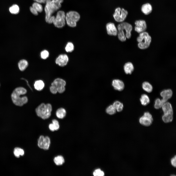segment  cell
I'll list each match as a JSON object with an SVG mask.
<instances>
[{
  "label": "cell",
  "mask_w": 176,
  "mask_h": 176,
  "mask_svg": "<svg viewBox=\"0 0 176 176\" xmlns=\"http://www.w3.org/2000/svg\"><path fill=\"white\" fill-rule=\"evenodd\" d=\"M26 90L22 87L16 88L11 94V98L13 103L15 105L22 106L26 103L28 101L27 97L26 96L21 97V95L26 94Z\"/></svg>",
  "instance_id": "cell-1"
},
{
  "label": "cell",
  "mask_w": 176,
  "mask_h": 176,
  "mask_svg": "<svg viewBox=\"0 0 176 176\" xmlns=\"http://www.w3.org/2000/svg\"><path fill=\"white\" fill-rule=\"evenodd\" d=\"M117 28V35L120 41L124 42L126 40V38L130 39L131 37L132 29L131 24L127 22H123L118 25Z\"/></svg>",
  "instance_id": "cell-2"
},
{
  "label": "cell",
  "mask_w": 176,
  "mask_h": 176,
  "mask_svg": "<svg viewBox=\"0 0 176 176\" xmlns=\"http://www.w3.org/2000/svg\"><path fill=\"white\" fill-rule=\"evenodd\" d=\"M52 110V107L49 103L45 104L42 103L35 109L37 115L43 119L49 118L51 116Z\"/></svg>",
  "instance_id": "cell-3"
},
{
  "label": "cell",
  "mask_w": 176,
  "mask_h": 176,
  "mask_svg": "<svg viewBox=\"0 0 176 176\" xmlns=\"http://www.w3.org/2000/svg\"><path fill=\"white\" fill-rule=\"evenodd\" d=\"M137 40L138 42V47L140 49H144L149 47L152 38L148 33L145 31L139 33Z\"/></svg>",
  "instance_id": "cell-4"
},
{
  "label": "cell",
  "mask_w": 176,
  "mask_h": 176,
  "mask_svg": "<svg viewBox=\"0 0 176 176\" xmlns=\"http://www.w3.org/2000/svg\"><path fill=\"white\" fill-rule=\"evenodd\" d=\"M65 18L68 25L70 27H74L76 25V22L80 19V16L76 11H70L67 13Z\"/></svg>",
  "instance_id": "cell-5"
},
{
  "label": "cell",
  "mask_w": 176,
  "mask_h": 176,
  "mask_svg": "<svg viewBox=\"0 0 176 176\" xmlns=\"http://www.w3.org/2000/svg\"><path fill=\"white\" fill-rule=\"evenodd\" d=\"M65 12L63 11H59L57 13L53 22L55 26L58 28L63 27L65 25Z\"/></svg>",
  "instance_id": "cell-6"
},
{
  "label": "cell",
  "mask_w": 176,
  "mask_h": 176,
  "mask_svg": "<svg viewBox=\"0 0 176 176\" xmlns=\"http://www.w3.org/2000/svg\"><path fill=\"white\" fill-rule=\"evenodd\" d=\"M128 14L127 11L123 8L119 7L116 9L113 16L115 21L118 22L123 21L126 18Z\"/></svg>",
  "instance_id": "cell-7"
},
{
  "label": "cell",
  "mask_w": 176,
  "mask_h": 176,
  "mask_svg": "<svg viewBox=\"0 0 176 176\" xmlns=\"http://www.w3.org/2000/svg\"><path fill=\"white\" fill-rule=\"evenodd\" d=\"M153 119L152 115L148 112H145L139 118V121L142 125L146 126H150L152 123Z\"/></svg>",
  "instance_id": "cell-8"
},
{
  "label": "cell",
  "mask_w": 176,
  "mask_h": 176,
  "mask_svg": "<svg viewBox=\"0 0 176 176\" xmlns=\"http://www.w3.org/2000/svg\"><path fill=\"white\" fill-rule=\"evenodd\" d=\"M66 81L60 78L55 79L51 84V85L55 86L57 88V91L60 93H63L65 91Z\"/></svg>",
  "instance_id": "cell-9"
},
{
  "label": "cell",
  "mask_w": 176,
  "mask_h": 176,
  "mask_svg": "<svg viewBox=\"0 0 176 176\" xmlns=\"http://www.w3.org/2000/svg\"><path fill=\"white\" fill-rule=\"evenodd\" d=\"M135 30L139 33L145 32L147 29L146 24L144 20H136L135 22Z\"/></svg>",
  "instance_id": "cell-10"
},
{
  "label": "cell",
  "mask_w": 176,
  "mask_h": 176,
  "mask_svg": "<svg viewBox=\"0 0 176 176\" xmlns=\"http://www.w3.org/2000/svg\"><path fill=\"white\" fill-rule=\"evenodd\" d=\"M68 60V57L66 55L61 54L56 58L55 63L60 66H64L67 64Z\"/></svg>",
  "instance_id": "cell-11"
},
{
  "label": "cell",
  "mask_w": 176,
  "mask_h": 176,
  "mask_svg": "<svg viewBox=\"0 0 176 176\" xmlns=\"http://www.w3.org/2000/svg\"><path fill=\"white\" fill-rule=\"evenodd\" d=\"M106 28L108 35L114 36L117 35L118 30L114 23H108L106 25Z\"/></svg>",
  "instance_id": "cell-12"
},
{
  "label": "cell",
  "mask_w": 176,
  "mask_h": 176,
  "mask_svg": "<svg viewBox=\"0 0 176 176\" xmlns=\"http://www.w3.org/2000/svg\"><path fill=\"white\" fill-rule=\"evenodd\" d=\"M173 92L170 89H164L162 90L160 93V95L162 98V100L165 103L172 97Z\"/></svg>",
  "instance_id": "cell-13"
},
{
  "label": "cell",
  "mask_w": 176,
  "mask_h": 176,
  "mask_svg": "<svg viewBox=\"0 0 176 176\" xmlns=\"http://www.w3.org/2000/svg\"><path fill=\"white\" fill-rule=\"evenodd\" d=\"M112 85L115 89L119 91H122L124 88L123 82L119 79L113 80L112 81Z\"/></svg>",
  "instance_id": "cell-14"
},
{
  "label": "cell",
  "mask_w": 176,
  "mask_h": 176,
  "mask_svg": "<svg viewBox=\"0 0 176 176\" xmlns=\"http://www.w3.org/2000/svg\"><path fill=\"white\" fill-rule=\"evenodd\" d=\"M161 108L164 114H173V110L171 104L167 101L165 103Z\"/></svg>",
  "instance_id": "cell-15"
},
{
  "label": "cell",
  "mask_w": 176,
  "mask_h": 176,
  "mask_svg": "<svg viewBox=\"0 0 176 176\" xmlns=\"http://www.w3.org/2000/svg\"><path fill=\"white\" fill-rule=\"evenodd\" d=\"M141 10L142 12L145 15L150 13L152 11V7L151 5L147 3L143 4L142 6Z\"/></svg>",
  "instance_id": "cell-16"
},
{
  "label": "cell",
  "mask_w": 176,
  "mask_h": 176,
  "mask_svg": "<svg viewBox=\"0 0 176 176\" xmlns=\"http://www.w3.org/2000/svg\"><path fill=\"white\" fill-rule=\"evenodd\" d=\"M123 68L126 74H131L134 70V67L132 63L129 62L125 63L124 66Z\"/></svg>",
  "instance_id": "cell-17"
},
{
  "label": "cell",
  "mask_w": 176,
  "mask_h": 176,
  "mask_svg": "<svg viewBox=\"0 0 176 176\" xmlns=\"http://www.w3.org/2000/svg\"><path fill=\"white\" fill-rule=\"evenodd\" d=\"M28 65V61L25 59H22L20 60L18 64V68L21 71L25 70L27 67Z\"/></svg>",
  "instance_id": "cell-18"
},
{
  "label": "cell",
  "mask_w": 176,
  "mask_h": 176,
  "mask_svg": "<svg viewBox=\"0 0 176 176\" xmlns=\"http://www.w3.org/2000/svg\"><path fill=\"white\" fill-rule=\"evenodd\" d=\"M46 2L45 6L52 14L57 10L52 0H47Z\"/></svg>",
  "instance_id": "cell-19"
},
{
  "label": "cell",
  "mask_w": 176,
  "mask_h": 176,
  "mask_svg": "<svg viewBox=\"0 0 176 176\" xmlns=\"http://www.w3.org/2000/svg\"><path fill=\"white\" fill-rule=\"evenodd\" d=\"M142 87L144 90L149 93L151 92L153 90L152 85L149 82L147 81H145L143 83Z\"/></svg>",
  "instance_id": "cell-20"
},
{
  "label": "cell",
  "mask_w": 176,
  "mask_h": 176,
  "mask_svg": "<svg viewBox=\"0 0 176 176\" xmlns=\"http://www.w3.org/2000/svg\"><path fill=\"white\" fill-rule=\"evenodd\" d=\"M140 101L141 104L143 106L147 105L150 102V99L148 96L146 94H142L141 96Z\"/></svg>",
  "instance_id": "cell-21"
},
{
  "label": "cell",
  "mask_w": 176,
  "mask_h": 176,
  "mask_svg": "<svg viewBox=\"0 0 176 176\" xmlns=\"http://www.w3.org/2000/svg\"><path fill=\"white\" fill-rule=\"evenodd\" d=\"M44 84L43 81L41 80H38L36 81L34 84L35 88L38 91L42 90L43 88Z\"/></svg>",
  "instance_id": "cell-22"
},
{
  "label": "cell",
  "mask_w": 176,
  "mask_h": 176,
  "mask_svg": "<svg viewBox=\"0 0 176 176\" xmlns=\"http://www.w3.org/2000/svg\"><path fill=\"white\" fill-rule=\"evenodd\" d=\"M66 112L65 109L60 108L56 111V114L57 117L59 119H62L64 118L66 115Z\"/></svg>",
  "instance_id": "cell-23"
},
{
  "label": "cell",
  "mask_w": 176,
  "mask_h": 176,
  "mask_svg": "<svg viewBox=\"0 0 176 176\" xmlns=\"http://www.w3.org/2000/svg\"><path fill=\"white\" fill-rule=\"evenodd\" d=\"M54 161L55 164L57 165H62L65 162L64 157L61 155H58L55 157L54 159Z\"/></svg>",
  "instance_id": "cell-24"
},
{
  "label": "cell",
  "mask_w": 176,
  "mask_h": 176,
  "mask_svg": "<svg viewBox=\"0 0 176 176\" xmlns=\"http://www.w3.org/2000/svg\"><path fill=\"white\" fill-rule=\"evenodd\" d=\"M163 121L165 123L171 122L173 119V114H164L162 117Z\"/></svg>",
  "instance_id": "cell-25"
},
{
  "label": "cell",
  "mask_w": 176,
  "mask_h": 176,
  "mask_svg": "<svg viewBox=\"0 0 176 176\" xmlns=\"http://www.w3.org/2000/svg\"><path fill=\"white\" fill-rule=\"evenodd\" d=\"M113 105L116 110L118 112H121L123 110V104L119 101H115L114 102Z\"/></svg>",
  "instance_id": "cell-26"
},
{
  "label": "cell",
  "mask_w": 176,
  "mask_h": 176,
  "mask_svg": "<svg viewBox=\"0 0 176 176\" xmlns=\"http://www.w3.org/2000/svg\"><path fill=\"white\" fill-rule=\"evenodd\" d=\"M50 143V140L49 138L47 136L44 137L43 149L44 150H48Z\"/></svg>",
  "instance_id": "cell-27"
},
{
  "label": "cell",
  "mask_w": 176,
  "mask_h": 176,
  "mask_svg": "<svg viewBox=\"0 0 176 176\" xmlns=\"http://www.w3.org/2000/svg\"><path fill=\"white\" fill-rule=\"evenodd\" d=\"M9 10L11 14H16L19 13L20 9L18 5L16 4H14L10 8Z\"/></svg>",
  "instance_id": "cell-28"
},
{
  "label": "cell",
  "mask_w": 176,
  "mask_h": 176,
  "mask_svg": "<svg viewBox=\"0 0 176 176\" xmlns=\"http://www.w3.org/2000/svg\"><path fill=\"white\" fill-rule=\"evenodd\" d=\"M14 154L16 157H19L20 155L22 156L24 155V152L22 149L18 147H16L15 148L14 150Z\"/></svg>",
  "instance_id": "cell-29"
},
{
  "label": "cell",
  "mask_w": 176,
  "mask_h": 176,
  "mask_svg": "<svg viewBox=\"0 0 176 176\" xmlns=\"http://www.w3.org/2000/svg\"><path fill=\"white\" fill-rule=\"evenodd\" d=\"M164 103L162 99L157 98L155 101L154 107L156 109H159L162 107Z\"/></svg>",
  "instance_id": "cell-30"
},
{
  "label": "cell",
  "mask_w": 176,
  "mask_h": 176,
  "mask_svg": "<svg viewBox=\"0 0 176 176\" xmlns=\"http://www.w3.org/2000/svg\"><path fill=\"white\" fill-rule=\"evenodd\" d=\"M116 111V110L113 105H110L106 109V113L110 115L115 114Z\"/></svg>",
  "instance_id": "cell-31"
},
{
  "label": "cell",
  "mask_w": 176,
  "mask_h": 176,
  "mask_svg": "<svg viewBox=\"0 0 176 176\" xmlns=\"http://www.w3.org/2000/svg\"><path fill=\"white\" fill-rule=\"evenodd\" d=\"M65 50L67 52H71L74 50V46L73 43L71 42H68L65 47Z\"/></svg>",
  "instance_id": "cell-32"
},
{
  "label": "cell",
  "mask_w": 176,
  "mask_h": 176,
  "mask_svg": "<svg viewBox=\"0 0 176 176\" xmlns=\"http://www.w3.org/2000/svg\"><path fill=\"white\" fill-rule=\"evenodd\" d=\"M32 7L38 12H42L43 10L42 5L36 2H34L32 5Z\"/></svg>",
  "instance_id": "cell-33"
},
{
  "label": "cell",
  "mask_w": 176,
  "mask_h": 176,
  "mask_svg": "<svg viewBox=\"0 0 176 176\" xmlns=\"http://www.w3.org/2000/svg\"><path fill=\"white\" fill-rule=\"evenodd\" d=\"M49 53L47 50H44L41 51L40 53L41 58L43 59H47L49 56Z\"/></svg>",
  "instance_id": "cell-34"
},
{
  "label": "cell",
  "mask_w": 176,
  "mask_h": 176,
  "mask_svg": "<svg viewBox=\"0 0 176 176\" xmlns=\"http://www.w3.org/2000/svg\"><path fill=\"white\" fill-rule=\"evenodd\" d=\"M44 139V137L43 136H41L38 140V146L41 149H43V143Z\"/></svg>",
  "instance_id": "cell-35"
},
{
  "label": "cell",
  "mask_w": 176,
  "mask_h": 176,
  "mask_svg": "<svg viewBox=\"0 0 176 176\" xmlns=\"http://www.w3.org/2000/svg\"><path fill=\"white\" fill-rule=\"evenodd\" d=\"M94 176H103L104 175V172L100 169L96 170L93 173Z\"/></svg>",
  "instance_id": "cell-36"
},
{
  "label": "cell",
  "mask_w": 176,
  "mask_h": 176,
  "mask_svg": "<svg viewBox=\"0 0 176 176\" xmlns=\"http://www.w3.org/2000/svg\"><path fill=\"white\" fill-rule=\"evenodd\" d=\"M52 122L55 126V131L58 130L59 128V125L58 121L56 119H53L52 120Z\"/></svg>",
  "instance_id": "cell-37"
},
{
  "label": "cell",
  "mask_w": 176,
  "mask_h": 176,
  "mask_svg": "<svg viewBox=\"0 0 176 176\" xmlns=\"http://www.w3.org/2000/svg\"><path fill=\"white\" fill-rule=\"evenodd\" d=\"M52 1L57 10H58L61 7V3L59 2L58 0H52Z\"/></svg>",
  "instance_id": "cell-38"
},
{
  "label": "cell",
  "mask_w": 176,
  "mask_h": 176,
  "mask_svg": "<svg viewBox=\"0 0 176 176\" xmlns=\"http://www.w3.org/2000/svg\"><path fill=\"white\" fill-rule=\"evenodd\" d=\"M50 90L51 92L53 94H55L58 92L57 88L51 85L50 87Z\"/></svg>",
  "instance_id": "cell-39"
},
{
  "label": "cell",
  "mask_w": 176,
  "mask_h": 176,
  "mask_svg": "<svg viewBox=\"0 0 176 176\" xmlns=\"http://www.w3.org/2000/svg\"><path fill=\"white\" fill-rule=\"evenodd\" d=\"M171 162L173 166L176 167V156L175 155L171 160Z\"/></svg>",
  "instance_id": "cell-40"
},
{
  "label": "cell",
  "mask_w": 176,
  "mask_h": 176,
  "mask_svg": "<svg viewBox=\"0 0 176 176\" xmlns=\"http://www.w3.org/2000/svg\"><path fill=\"white\" fill-rule=\"evenodd\" d=\"M30 9L31 12L33 14L35 15H38V12L32 7H30Z\"/></svg>",
  "instance_id": "cell-41"
},
{
  "label": "cell",
  "mask_w": 176,
  "mask_h": 176,
  "mask_svg": "<svg viewBox=\"0 0 176 176\" xmlns=\"http://www.w3.org/2000/svg\"><path fill=\"white\" fill-rule=\"evenodd\" d=\"M49 127L50 130L52 131H55V128L54 125L53 123L49 124Z\"/></svg>",
  "instance_id": "cell-42"
},
{
  "label": "cell",
  "mask_w": 176,
  "mask_h": 176,
  "mask_svg": "<svg viewBox=\"0 0 176 176\" xmlns=\"http://www.w3.org/2000/svg\"><path fill=\"white\" fill-rule=\"evenodd\" d=\"M55 18V17L54 16H51L49 20L47 22L49 23H52Z\"/></svg>",
  "instance_id": "cell-43"
},
{
  "label": "cell",
  "mask_w": 176,
  "mask_h": 176,
  "mask_svg": "<svg viewBox=\"0 0 176 176\" xmlns=\"http://www.w3.org/2000/svg\"><path fill=\"white\" fill-rule=\"evenodd\" d=\"M34 0L39 3H42V0Z\"/></svg>",
  "instance_id": "cell-44"
},
{
  "label": "cell",
  "mask_w": 176,
  "mask_h": 176,
  "mask_svg": "<svg viewBox=\"0 0 176 176\" xmlns=\"http://www.w3.org/2000/svg\"><path fill=\"white\" fill-rule=\"evenodd\" d=\"M47 0H42V3H45Z\"/></svg>",
  "instance_id": "cell-45"
},
{
  "label": "cell",
  "mask_w": 176,
  "mask_h": 176,
  "mask_svg": "<svg viewBox=\"0 0 176 176\" xmlns=\"http://www.w3.org/2000/svg\"><path fill=\"white\" fill-rule=\"evenodd\" d=\"M59 2L61 3L63 2V0H58Z\"/></svg>",
  "instance_id": "cell-46"
}]
</instances>
